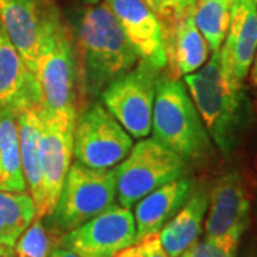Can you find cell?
Instances as JSON below:
<instances>
[{"label":"cell","instance_id":"e0dca14e","mask_svg":"<svg viewBox=\"0 0 257 257\" xmlns=\"http://www.w3.org/2000/svg\"><path fill=\"white\" fill-rule=\"evenodd\" d=\"M194 190L193 179L183 176L157 187L135 204L136 240L159 233L177 214Z\"/></svg>","mask_w":257,"mask_h":257},{"label":"cell","instance_id":"7402d4cb","mask_svg":"<svg viewBox=\"0 0 257 257\" xmlns=\"http://www.w3.org/2000/svg\"><path fill=\"white\" fill-rule=\"evenodd\" d=\"M234 0H196L194 23L209 50L219 52L230 25Z\"/></svg>","mask_w":257,"mask_h":257},{"label":"cell","instance_id":"83f0119b","mask_svg":"<svg viewBox=\"0 0 257 257\" xmlns=\"http://www.w3.org/2000/svg\"><path fill=\"white\" fill-rule=\"evenodd\" d=\"M250 69H251V70H250V80H251V83H253L254 86H257V50Z\"/></svg>","mask_w":257,"mask_h":257},{"label":"cell","instance_id":"ba28073f","mask_svg":"<svg viewBox=\"0 0 257 257\" xmlns=\"http://www.w3.org/2000/svg\"><path fill=\"white\" fill-rule=\"evenodd\" d=\"M133 147L132 136L99 103L77 114L73 132L76 162L90 169H113Z\"/></svg>","mask_w":257,"mask_h":257},{"label":"cell","instance_id":"5b68a950","mask_svg":"<svg viewBox=\"0 0 257 257\" xmlns=\"http://www.w3.org/2000/svg\"><path fill=\"white\" fill-rule=\"evenodd\" d=\"M114 200V169H90L74 162L64 179L55 209L43 217V223L56 243L67 231L109 209Z\"/></svg>","mask_w":257,"mask_h":257},{"label":"cell","instance_id":"5bb4252c","mask_svg":"<svg viewBox=\"0 0 257 257\" xmlns=\"http://www.w3.org/2000/svg\"><path fill=\"white\" fill-rule=\"evenodd\" d=\"M142 62L156 70L167 66L162 23L143 0H104Z\"/></svg>","mask_w":257,"mask_h":257},{"label":"cell","instance_id":"cb8c5ba5","mask_svg":"<svg viewBox=\"0 0 257 257\" xmlns=\"http://www.w3.org/2000/svg\"><path fill=\"white\" fill-rule=\"evenodd\" d=\"M114 257H169L162 247L159 233L136 240L128 247L123 248Z\"/></svg>","mask_w":257,"mask_h":257},{"label":"cell","instance_id":"ac0fdd59","mask_svg":"<svg viewBox=\"0 0 257 257\" xmlns=\"http://www.w3.org/2000/svg\"><path fill=\"white\" fill-rule=\"evenodd\" d=\"M167 63L179 74L199 70L209 57V46L194 23V6L182 15L162 23Z\"/></svg>","mask_w":257,"mask_h":257},{"label":"cell","instance_id":"44dd1931","mask_svg":"<svg viewBox=\"0 0 257 257\" xmlns=\"http://www.w3.org/2000/svg\"><path fill=\"white\" fill-rule=\"evenodd\" d=\"M35 217L36 207L28 192L0 190V247H15Z\"/></svg>","mask_w":257,"mask_h":257},{"label":"cell","instance_id":"d4e9b609","mask_svg":"<svg viewBox=\"0 0 257 257\" xmlns=\"http://www.w3.org/2000/svg\"><path fill=\"white\" fill-rule=\"evenodd\" d=\"M143 2L153 10L160 23L177 18L184 10L196 5V0H143Z\"/></svg>","mask_w":257,"mask_h":257},{"label":"cell","instance_id":"484cf974","mask_svg":"<svg viewBox=\"0 0 257 257\" xmlns=\"http://www.w3.org/2000/svg\"><path fill=\"white\" fill-rule=\"evenodd\" d=\"M237 247L226 246L213 240L204 239L193 244L180 257H236Z\"/></svg>","mask_w":257,"mask_h":257},{"label":"cell","instance_id":"30bf717a","mask_svg":"<svg viewBox=\"0 0 257 257\" xmlns=\"http://www.w3.org/2000/svg\"><path fill=\"white\" fill-rule=\"evenodd\" d=\"M248 223L250 200L241 176L233 170L221 176L209 192L204 239L237 247Z\"/></svg>","mask_w":257,"mask_h":257},{"label":"cell","instance_id":"ffe728a7","mask_svg":"<svg viewBox=\"0 0 257 257\" xmlns=\"http://www.w3.org/2000/svg\"><path fill=\"white\" fill-rule=\"evenodd\" d=\"M0 169L6 192H28L22 170L18 120L12 111H0Z\"/></svg>","mask_w":257,"mask_h":257},{"label":"cell","instance_id":"4316f807","mask_svg":"<svg viewBox=\"0 0 257 257\" xmlns=\"http://www.w3.org/2000/svg\"><path fill=\"white\" fill-rule=\"evenodd\" d=\"M49 257H79L77 254H74L73 251H70V250H67V248L60 247V246H55V247H52L50 250V254Z\"/></svg>","mask_w":257,"mask_h":257},{"label":"cell","instance_id":"7a4b0ae2","mask_svg":"<svg viewBox=\"0 0 257 257\" xmlns=\"http://www.w3.org/2000/svg\"><path fill=\"white\" fill-rule=\"evenodd\" d=\"M186 87L213 143L229 157L237 143L246 114L243 89L230 86L220 67L219 52L194 73L184 76Z\"/></svg>","mask_w":257,"mask_h":257},{"label":"cell","instance_id":"6da1fadb","mask_svg":"<svg viewBox=\"0 0 257 257\" xmlns=\"http://www.w3.org/2000/svg\"><path fill=\"white\" fill-rule=\"evenodd\" d=\"M73 43L77 79L90 100L140 62L138 52L104 2L83 10Z\"/></svg>","mask_w":257,"mask_h":257},{"label":"cell","instance_id":"9c48e42d","mask_svg":"<svg viewBox=\"0 0 257 257\" xmlns=\"http://www.w3.org/2000/svg\"><path fill=\"white\" fill-rule=\"evenodd\" d=\"M136 241V223L130 209L111 204L100 214L67 231L55 246L79 257H114Z\"/></svg>","mask_w":257,"mask_h":257},{"label":"cell","instance_id":"3957f363","mask_svg":"<svg viewBox=\"0 0 257 257\" xmlns=\"http://www.w3.org/2000/svg\"><path fill=\"white\" fill-rule=\"evenodd\" d=\"M153 139L183 160H199L210 153L211 140L186 86L177 79L160 77L156 86Z\"/></svg>","mask_w":257,"mask_h":257},{"label":"cell","instance_id":"f1b7e54d","mask_svg":"<svg viewBox=\"0 0 257 257\" xmlns=\"http://www.w3.org/2000/svg\"><path fill=\"white\" fill-rule=\"evenodd\" d=\"M0 257H15V251H13V248L0 247Z\"/></svg>","mask_w":257,"mask_h":257},{"label":"cell","instance_id":"603a6c76","mask_svg":"<svg viewBox=\"0 0 257 257\" xmlns=\"http://www.w3.org/2000/svg\"><path fill=\"white\" fill-rule=\"evenodd\" d=\"M50 250L52 237L40 217H35L13 247L15 257H49Z\"/></svg>","mask_w":257,"mask_h":257},{"label":"cell","instance_id":"8fae6325","mask_svg":"<svg viewBox=\"0 0 257 257\" xmlns=\"http://www.w3.org/2000/svg\"><path fill=\"white\" fill-rule=\"evenodd\" d=\"M59 16L52 0H0V22L33 76L42 35Z\"/></svg>","mask_w":257,"mask_h":257},{"label":"cell","instance_id":"9a60e30c","mask_svg":"<svg viewBox=\"0 0 257 257\" xmlns=\"http://www.w3.org/2000/svg\"><path fill=\"white\" fill-rule=\"evenodd\" d=\"M40 103L36 79L0 22V111L16 114Z\"/></svg>","mask_w":257,"mask_h":257},{"label":"cell","instance_id":"7c38bea8","mask_svg":"<svg viewBox=\"0 0 257 257\" xmlns=\"http://www.w3.org/2000/svg\"><path fill=\"white\" fill-rule=\"evenodd\" d=\"M256 50V5L251 0H234L229 29L219 50L221 72L230 86L243 89Z\"/></svg>","mask_w":257,"mask_h":257},{"label":"cell","instance_id":"d6986e66","mask_svg":"<svg viewBox=\"0 0 257 257\" xmlns=\"http://www.w3.org/2000/svg\"><path fill=\"white\" fill-rule=\"evenodd\" d=\"M207 207L209 190L206 187H194L186 204L159 231V239L167 256L180 257L199 241Z\"/></svg>","mask_w":257,"mask_h":257},{"label":"cell","instance_id":"8992f818","mask_svg":"<svg viewBox=\"0 0 257 257\" xmlns=\"http://www.w3.org/2000/svg\"><path fill=\"white\" fill-rule=\"evenodd\" d=\"M116 172L119 204L130 209L157 187L186 175V160L155 139H140Z\"/></svg>","mask_w":257,"mask_h":257},{"label":"cell","instance_id":"f546056e","mask_svg":"<svg viewBox=\"0 0 257 257\" xmlns=\"http://www.w3.org/2000/svg\"><path fill=\"white\" fill-rule=\"evenodd\" d=\"M83 3H86V5H97L100 0H80Z\"/></svg>","mask_w":257,"mask_h":257},{"label":"cell","instance_id":"52a82bcc","mask_svg":"<svg viewBox=\"0 0 257 257\" xmlns=\"http://www.w3.org/2000/svg\"><path fill=\"white\" fill-rule=\"evenodd\" d=\"M159 73L155 67L140 60L128 73L114 80L99 96L101 104L132 138L140 140L152 132Z\"/></svg>","mask_w":257,"mask_h":257},{"label":"cell","instance_id":"4fadbf2b","mask_svg":"<svg viewBox=\"0 0 257 257\" xmlns=\"http://www.w3.org/2000/svg\"><path fill=\"white\" fill-rule=\"evenodd\" d=\"M74 123V116L53 114L43 106L42 169L46 199V216L55 209L63 187L64 179L72 166Z\"/></svg>","mask_w":257,"mask_h":257},{"label":"cell","instance_id":"2e32d148","mask_svg":"<svg viewBox=\"0 0 257 257\" xmlns=\"http://www.w3.org/2000/svg\"><path fill=\"white\" fill-rule=\"evenodd\" d=\"M20 140L22 170L28 193L32 196L36 217L46 216V199L42 169V136H43V104H36L16 113Z\"/></svg>","mask_w":257,"mask_h":257},{"label":"cell","instance_id":"277c9868","mask_svg":"<svg viewBox=\"0 0 257 257\" xmlns=\"http://www.w3.org/2000/svg\"><path fill=\"white\" fill-rule=\"evenodd\" d=\"M40 101L59 116L77 117V64L74 43L62 16L43 32L35 67Z\"/></svg>","mask_w":257,"mask_h":257},{"label":"cell","instance_id":"4dcf8cb0","mask_svg":"<svg viewBox=\"0 0 257 257\" xmlns=\"http://www.w3.org/2000/svg\"><path fill=\"white\" fill-rule=\"evenodd\" d=\"M0 190H5V183H3V175H2V169H0ZM6 192V190H5Z\"/></svg>","mask_w":257,"mask_h":257}]
</instances>
